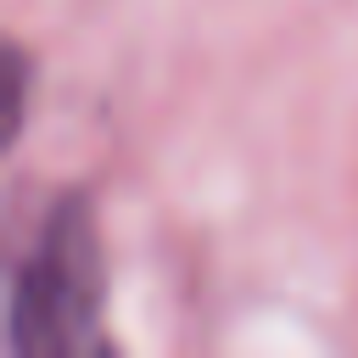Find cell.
<instances>
[{
	"instance_id": "6da1fadb",
	"label": "cell",
	"mask_w": 358,
	"mask_h": 358,
	"mask_svg": "<svg viewBox=\"0 0 358 358\" xmlns=\"http://www.w3.org/2000/svg\"><path fill=\"white\" fill-rule=\"evenodd\" d=\"M6 352L11 358H90L112 352L106 336V252L95 201L84 190L56 196L11 274L6 296Z\"/></svg>"
}]
</instances>
